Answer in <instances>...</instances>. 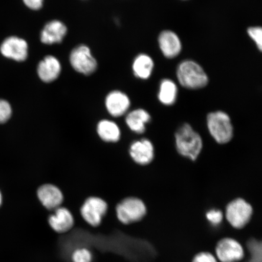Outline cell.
<instances>
[{
	"label": "cell",
	"instance_id": "obj_5",
	"mask_svg": "<svg viewBox=\"0 0 262 262\" xmlns=\"http://www.w3.org/2000/svg\"><path fill=\"white\" fill-rule=\"evenodd\" d=\"M116 211L119 220L126 225L142 220L146 214L145 204L135 198L123 200L118 205Z\"/></svg>",
	"mask_w": 262,
	"mask_h": 262
},
{
	"label": "cell",
	"instance_id": "obj_20",
	"mask_svg": "<svg viewBox=\"0 0 262 262\" xmlns=\"http://www.w3.org/2000/svg\"><path fill=\"white\" fill-rule=\"evenodd\" d=\"M178 95V87L174 82L169 79H164L160 83L158 95L159 99L165 105H172L176 102Z\"/></svg>",
	"mask_w": 262,
	"mask_h": 262
},
{
	"label": "cell",
	"instance_id": "obj_13",
	"mask_svg": "<svg viewBox=\"0 0 262 262\" xmlns=\"http://www.w3.org/2000/svg\"><path fill=\"white\" fill-rule=\"evenodd\" d=\"M130 155L136 163L139 165H146L152 161L155 150L149 140L143 139L132 144Z\"/></svg>",
	"mask_w": 262,
	"mask_h": 262
},
{
	"label": "cell",
	"instance_id": "obj_16",
	"mask_svg": "<svg viewBox=\"0 0 262 262\" xmlns=\"http://www.w3.org/2000/svg\"><path fill=\"white\" fill-rule=\"evenodd\" d=\"M49 223L55 231L64 233L73 228L74 221L73 215L68 209L58 207L49 217Z\"/></svg>",
	"mask_w": 262,
	"mask_h": 262
},
{
	"label": "cell",
	"instance_id": "obj_2",
	"mask_svg": "<svg viewBox=\"0 0 262 262\" xmlns=\"http://www.w3.org/2000/svg\"><path fill=\"white\" fill-rule=\"evenodd\" d=\"M177 77L182 86L190 90L201 89L208 83V77L205 71L192 60L183 61L179 64Z\"/></svg>",
	"mask_w": 262,
	"mask_h": 262
},
{
	"label": "cell",
	"instance_id": "obj_11",
	"mask_svg": "<svg viewBox=\"0 0 262 262\" xmlns=\"http://www.w3.org/2000/svg\"><path fill=\"white\" fill-rule=\"evenodd\" d=\"M159 44L164 56L174 58L182 50V42L178 35L171 31H164L160 34Z\"/></svg>",
	"mask_w": 262,
	"mask_h": 262
},
{
	"label": "cell",
	"instance_id": "obj_25",
	"mask_svg": "<svg viewBox=\"0 0 262 262\" xmlns=\"http://www.w3.org/2000/svg\"><path fill=\"white\" fill-rule=\"evenodd\" d=\"M192 262H217V258L209 252H201L196 254Z\"/></svg>",
	"mask_w": 262,
	"mask_h": 262
},
{
	"label": "cell",
	"instance_id": "obj_15",
	"mask_svg": "<svg viewBox=\"0 0 262 262\" xmlns=\"http://www.w3.org/2000/svg\"><path fill=\"white\" fill-rule=\"evenodd\" d=\"M61 70V64L58 59L52 55H48L38 64L37 73L42 81L51 83L57 79Z\"/></svg>",
	"mask_w": 262,
	"mask_h": 262
},
{
	"label": "cell",
	"instance_id": "obj_14",
	"mask_svg": "<svg viewBox=\"0 0 262 262\" xmlns=\"http://www.w3.org/2000/svg\"><path fill=\"white\" fill-rule=\"evenodd\" d=\"M67 34V26L58 20L49 22L41 32L40 39L42 43L52 45L60 43Z\"/></svg>",
	"mask_w": 262,
	"mask_h": 262
},
{
	"label": "cell",
	"instance_id": "obj_27",
	"mask_svg": "<svg viewBox=\"0 0 262 262\" xmlns=\"http://www.w3.org/2000/svg\"><path fill=\"white\" fill-rule=\"evenodd\" d=\"M2 204V193L0 192V206H1Z\"/></svg>",
	"mask_w": 262,
	"mask_h": 262
},
{
	"label": "cell",
	"instance_id": "obj_9",
	"mask_svg": "<svg viewBox=\"0 0 262 262\" xmlns=\"http://www.w3.org/2000/svg\"><path fill=\"white\" fill-rule=\"evenodd\" d=\"M3 55L16 61H24L28 57V45L24 39L17 37L6 38L0 47Z\"/></svg>",
	"mask_w": 262,
	"mask_h": 262
},
{
	"label": "cell",
	"instance_id": "obj_22",
	"mask_svg": "<svg viewBox=\"0 0 262 262\" xmlns=\"http://www.w3.org/2000/svg\"><path fill=\"white\" fill-rule=\"evenodd\" d=\"M12 108L8 101L0 99V124L7 122L11 117Z\"/></svg>",
	"mask_w": 262,
	"mask_h": 262
},
{
	"label": "cell",
	"instance_id": "obj_8",
	"mask_svg": "<svg viewBox=\"0 0 262 262\" xmlns=\"http://www.w3.org/2000/svg\"><path fill=\"white\" fill-rule=\"evenodd\" d=\"M107 205L100 198L92 196L88 199L81 208V214L88 224L97 227L106 214Z\"/></svg>",
	"mask_w": 262,
	"mask_h": 262
},
{
	"label": "cell",
	"instance_id": "obj_24",
	"mask_svg": "<svg viewBox=\"0 0 262 262\" xmlns=\"http://www.w3.org/2000/svg\"><path fill=\"white\" fill-rule=\"evenodd\" d=\"M206 218L208 221L211 223V224L214 225H217L220 224L222 222L224 215L223 213L219 210H213L209 211L206 214Z\"/></svg>",
	"mask_w": 262,
	"mask_h": 262
},
{
	"label": "cell",
	"instance_id": "obj_26",
	"mask_svg": "<svg viewBox=\"0 0 262 262\" xmlns=\"http://www.w3.org/2000/svg\"><path fill=\"white\" fill-rule=\"evenodd\" d=\"M23 1L29 9L37 11L42 8L44 0H23Z\"/></svg>",
	"mask_w": 262,
	"mask_h": 262
},
{
	"label": "cell",
	"instance_id": "obj_3",
	"mask_svg": "<svg viewBox=\"0 0 262 262\" xmlns=\"http://www.w3.org/2000/svg\"><path fill=\"white\" fill-rule=\"evenodd\" d=\"M208 127L216 142L221 144L230 142L233 136V127L230 118L222 111L211 113L207 117Z\"/></svg>",
	"mask_w": 262,
	"mask_h": 262
},
{
	"label": "cell",
	"instance_id": "obj_1",
	"mask_svg": "<svg viewBox=\"0 0 262 262\" xmlns=\"http://www.w3.org/2000/svg\"><path fill=\"white\" fill-rule=\"evenodd\" d=\"M176 147L183 156L195 160L202 149L201 136L188 124H184L176 134Z\"/></svg>",
	"mask_w": 262,
	"mask_h": 262
},
{
	"label": "cell",
	"instance_id": "obj_21",
	"mask_svg": "<svg viewBox=\"0 0 262 262\" xmlns=\"http://www.w3.org/2000/svg\"><path fill=\"white\" fill-rule=\"evenodd\" d=\"M72 259L73 262H91L93 260V255L87 248H78L74 251Z\"/></svg>",
	"mask_w": 262,
	"mask_h": 262
},
{
	"label": "cell",
	"instance_id": "obj_7",
	"mask_svg": "<svg viewBox=\"0 0 262 262\" xmlns=\"http://www.w3.org/2000/svg\"><path fill=\"white\" fill-rule=\"evenodd\" d=\"M215 254L221 262H238L243 259V247L234 238L227 237L219 241L215 247Z\"/></svg>",
	"mask_w": 262,
	"mask_h": 262
},
{
	"label": "cell",
	"instance_id": "obj_4",
	"mask_svg": "<svg viewBox=\"0 0 262 262\" xmlns=\"http://www.w3.org/2000/svg\"><path fill=\"white\" fill-rule=\"evenodd\" d=\"M253 208L242 199L229 203L226 209V219L232 227L243 228L248 224L253 215Z\"/></svg>",
	"mask_w": 262,
	"mask_h": 262
},
{
	"label": "cell",
	"instance_id": "obj_18",
	"mask_svg": "<svg viewBox=\"0 0 262 262\" xmlns=\"http://www.w3.org/2000/svg\"><path fill=\"white\" fill-rule=\"evenodd\" d=\"M154 61L151 57L146 54H140L134 61L133 70L134 75L140 79L146 80L151 75Z\"/></svg>",
	"mask_w": 262,
	"mask_h": 262
},
{
	"label": "cell",
	"instance_id": "obj_10",
	"mask_svg": "<svg viewBox=\"0 0 262 262\" xmlns=\"http://www.w3.org/2000/svg\"><path fill=\"white\" fill-rule=\"evenodd\" d=\"M106 109L114 117L123 116L130 106V100L127 95L119 91L111 92L107 95L105 101Z\"/></svg>",
	"mask_w": 262,
	"mask_h": 262
},
{
	"label": "cell",
	"instance_id": "obj_12",
	"mask_svg": "<svg viewBox=\"0 0 262 262\" xmlns=\"http://www.w3.org/2000/svg\"><path fill=\"white\" fill-rule=\"evenodd\" d=\"M37 195L42 205L50 210L60 207L63 201L60 189L53 185L41 186L38 190Z\"/></svg>",
	"mask_w": 262,
	"mask_h": 262
},
{
	"label": "cell",
	"instance_id": "obj_17",
	"mask_svg": "<svg viewBox=\"0 0 262 262\" xmlns=\"http://www.w3.org/2000/svg\"><path fill=\"white\" fill-rule=\"evenodd\" d=\"M150 120V115L146 111L138 109L133 111L127 115L126 122L134 132L142 134L145 132L146 124Z\"/></svg>",
	"mask_w": 262,
	"mask_h": 262
},
{
	"label": "cell",
	"instance_id": "obj_6",
	"mask_svg": "<svg viewBox=\"0 0 262 262\" xmlns=\"http://www.w3.org/2000/svg\"><path fill=\"white\" fill-rule=\"evenodd\" d=\"M72 67L78 73L89 75L94 73L97 62L92 55L90 49L85 45H80L72 51L70 55Z\"/></svg>",
	"mask_w": 262,
	"mask_h": 262
},
{
	"label": "cell",
	"instance_id": "obj_23",
	"mask_svg": "<svg viewBox=\"0 0 262 262\" xmlns=\"http://www.w3.org/2000/svg\"><path fill=\"white\" fill-rule=\"evenodd\" d=\"M248 34L256 44L260 51L262 49V29L260 27H251L248 28Z\"/></svg>",
	"mask_w": 262,
	"mask_h": 262
},
{
	"label": "cell",
	"instance_id": "obj_19",
	"mask_svg": "<svg viewBox=\"0 0 262 262\" xmlns=\"http://www.w3.org/2000/svg\"><path fill=\"white\" fill-rule=\"evenodd\" d=\"M97 132L100 138L105 142H116L120 137L119 126L113 121L101 120L98 124Z\"/></svg>",
	"mask_w": 262,
	"mask_h": 262
}]
</instances>
